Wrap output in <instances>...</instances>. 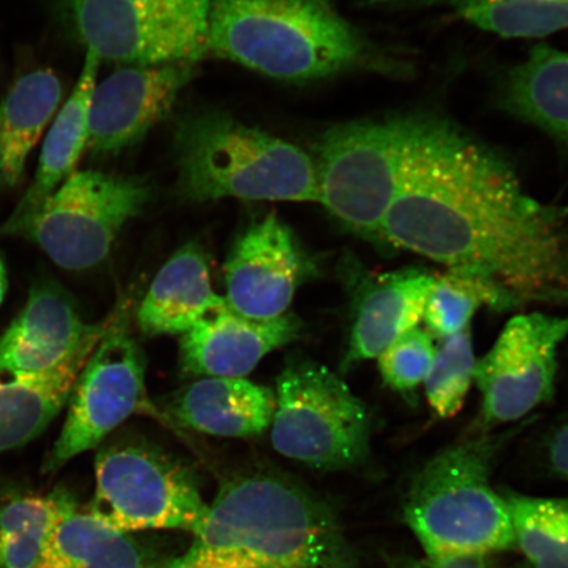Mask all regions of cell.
Masks as SVG:
<instances>
[{"label":"cell","instance_id":"obj_1","mask_svg":"<svg viewBox=\"0 0 568 568\" xmlns=\"http://www.w3.org/2000/svg\"><path fill=\"white\" fill-rule=\"evenodd\" d=\"M381 241L486 276L521 300L568 295L562 212L531 197L506 160L424 116Z\"/></svg>","mask_w":568,"mask_h":568},{"label":"cell","instance_id":"obj_2","mask_svg":"<svg viewBox=\"0 0 568 568\" xmlns=\"http://www.w3.org/2000/svg\"><path fill=\"white\" fill-rule=\"evenodd\" d=\"M193 537L154 568H359L332 509L275 474L226 481Z\"/></svg>","mask_w":568,"mask_h":568},{"label":"cell","instance_id":"obj_3","mask_svg":"<svg viewBox=\"0 0 568 568\" xmlns=\"http://www.w3.org/2000/svg\"><path fill=\"white\" fill-rule=\"evenodd\" d=\"M209 53L286 81H312L371 59L329 0H212Z\"/></svg>","mask_w":568,"mask_h":568},{"label":"cell","instance_id":"obj_4","mask_svg":"<svg viewBox=\"0 0 568 568\" xmlns=\"http://www.w3.org/2000/svg\"><path fill=\"white\" fill-rule=\"evenodd\" d=\"M506 436L473 432L412 480L403 514L426 556L487 557L515 546L507 500L491 483Z\"/></svg>","mask_w":568,"mask_h":568},{"label":"cell","instance_id":"obj_5","mask_svg":"<svg viewBox=\"0 0 568 568\" xmlns=\"http://www.w3.org/2000/svg\"><path fill=\"white\" fill-rule=\"evenodd\" d=\"M178 186L193 202H317L315 160L222 112L183 118L174 133Z\"/></svg>","mask_w":568,"mask_h":568},{"label":"cell","instance_id":"obj_6","mask_svg":"<svg viewBox=\"0 0 568 568\" xmlns=\"http://www.w3.org/2000/svg\"><path fill=\"white\" fill-rule=\"evenodd\" d=\"M423 122L422 115L357 120L318 139V203L345 230L381 240Z\"/></svg>","mask_w":568,"mask_h":568},{"label":"cell","instance_id":"obj_7","mask_svg":"<svg viewBox=\"0 0 568 568\" xmlns=\"http://www.w3.org/2000/svg\"><path fill=\"white\" fill-rule=\"evenodd\" d=\"M274 394L272 444L281 456L324 471L365 462L371 453V410L331 368L311 359H290Z\"/></svg>","mask_w":568,"mask_h":568},{"label":"cell","instance_id":"obj_8","mask_svg":"<svg viewBox=\"0 0 568 568\" xmlns=\"http://www.w3.org/2000/svg\"><path fill=\"white\" fill-rule=\"evenodd\" d=\"M151 187L134 176L95 170L71 174L32 215L0 225L2 236L23 237L70 272L106 258L120 231L144 211Z\"/></svg>","mask_w":568,"mask_h":568},{"label":"cell","instance_id":"obj_9","mask_svg":"<svg viewBox=\"0 0 568 568\" xmlns=\"http://www.w3.org/2000/svg\"><path fill=\"white\" fill-rule=\"evenodd\" d=\"M97 489L90 513L125 535L141 530L201 528L210 504L193 475L152 445L104 446L95 462Z\"/></svg>","mask_w":568,"mask_h":568},{"label":"cell","instance_id":"obj_10","mask_svg":"<svg viewBox=\"0 0 568 568\" xmlns=\"http://www.w3.org/2000/svg\"><path fill=\"white\" fill-rule=\"evenodd\" d=\"M130 303L118 304L95 351L78 375L65 424L45 462L53 474L94 449L128 417L146 408L145 361L130 325Z\"/></svg>","mask_w":568,"mask_h":568},{"label":"cell","instance_id":"obj_11","mask_svg":"<svg viewBox=\"0 0 568 568\" xmlns=\"http://www.w3.org/2000/svg\"><path fill=\"white\" fill-rule=\"evenodd\" d=\"M567 336V317L531 312L509 320L475 366L481 396L479 430L521 420L551 400L558 352Z\"/></svg>","mask_w":568,"mask_h":568},{"label":"cell","instance_id":"obj_12","mask_svg":"<svg viewBox=\"0 0 568 568\" xmlns=\"http://www.w3.org/2000/svg\"><path fill=\"white\" fill-rule=\"evenodd\" d=\"M71 27L101 60L134 67L196 62L209 53V28L132 0H61Z\"/></svg>","mask_w":568,"mask_h":568},{"label":"cell","instance_id":"obj_13","mask_svg":"<svg viewBox=\"0 0 568 568\" xmlns=\"http://www.w3.org/2000/svg\"><path fill=\"white\" fill-rule=\"evenodd\" d=\"M224 273L226 305L241 316L267 322L288 314L296 291L322 270L316 255L272 212L240 234Z\"/></svg>","mask_w":568,"mask_h":568},{"label":"cell","instance_id":"obj_14","mask_svg":"<svg viewBox=\"0 0 568 568\" xmlns=\"http://www.w3.org/2000/svg\"><path fill=\"white\" fill-rule=\"evenodd\" d=\"M195 62L128 67L92 92L88 148L92 154H115L165 119L178 95L195 74Z\"/></svg>","mask_w":568,"mask_h":568},{"label":"cell","instance_id":"obj_15","mask_svg":"<svg viewBox=\"0 0 568 568\" xmlns=\"http://www.w3.org/2000/svg\"><path fill=\"white\" fill-rule=\"evenodd\" d=\"M109 317L89 324L65 290L51 280L36 282L20 314L0 336V378L49 371L95 351Z\"/></svg>","mask_w":568,"mask_h":568},{"label":"cell","instance_id":"obj_16","mask_svg":"<svg viewBox=\"0 0 568 568\" xmlns=\"http://www.w3.org/2000/svg\"><path fill=\"white\" fill-rule=\"evenodd\" d=\"M352 320L344 371L378 358L422 322L436 275L420 267L367 275L352 270Z\"/></svg>","mask_w":568,"mask_h":568},{"label":"cell","instance_id":"obj_17","mask_svg":"<svg viewBox=\"0 0 568 568\" xmlns=\"http://www.w3.org/2000/svg\"><path fill=\"white\" fill-rule=\"evenodd\" d=\"M303 324L294 314L280 318H247L229 305L212 312L181 338L184 372L204 378H245L268 353L294 343Z\"/></svg>","mask_w":568,"mask_h":568},{"label":"cell","instance_id":"obj_18","mask_svg":"<svg viewBox=\"0 0 568 568\" xmlns=\"http://www.w3.org/2000/svg\"><path fill=\"white\" fill-rule=\"evenodd\" d=\"M169 409L178 423L204 435L251 438L272 426L275 394L245 378H203L180 390Z\"/></svg>","mask_w":568,"mask_h":568},{"label":"cell","instance_id":"obj_19","mask_svg":"<svg viewBox=\"0 0 568 568\" xmlns=\"http://www.w3.org/2000/svg\"><path fill=\"white\" fill-rule=\"evenodd\" d=\"M225 304L213 290L203 248L186 244L155 275L138 312L139 328L149 337L183 335Z\"/></svg>","mask_w":568,"mask_h":568},{"label":"cell","instance_id":"obj_20","mask_svg":"<svg viewBox=\"0 0 568 568\" xmlns=\"http://www.w3.org/2000/svg\"><path fill=\"white\" fill-rule=\"evenodd\" d=\"M102 60L88 51L73 94L55 118L42 146L41 158L31 187L13 210L4 225L16 224L32 215L71 174L89 139V112L92 92Z\"/></svg>","mask_w":568,"mask_h":568},{"label":"cell","instance_id":"obj_21","mask_svg":"<svg viewBox=\"0 0 568 568\" xmlns=\"http://www.w3.org/2000/svg\"><path fill=\"white\" fill-rule=\"evenodd\" d=\"M91 354H77L45 372L0 378V453L44 433L68 403Z\"/></svg>","mask_w":568,"mask_h":568},{"label":"cell","instance_id":"obj_22","mask_svg":"<svg viewBox=\"0 0 568 568\" xmlns=\"http://www.w3.org/2000/svg\"><path fill=\"white\" fill-rule=\"evenodd\" d=\"M61 99L60 78L39 69L20 77L0 102V194L23 181L28 158Z\"/></svg>","mask_w":568,"mask_h":568},{"label":"cell","instance_id":"obj_23","mask_svg":"<svg viewBox=\"0 0 568 568\" xmlns=\"http://www.w3.org/2000/svg\"><path fill=\"white\" fill-rule=\"evenodd\" d=\"M504 105L568 146V52L549 45L531 49L510 71Z\"/></svg>","mask_w":568,"mask_h":568},{"label":"cell","instance_id":"obj_24","mask_svg":"<svg viewBox=\"0 0 568 568\" xmlns=\"http://www.w3.org/2000/svg\"><path fill=\"white\" fill-rule=\"evenodd\" d=\"M36 568H149L130 535L84 513L70 494L51 545Z\"/></svg>","mask_w":568,"mask_h":568},{"label":"cell","instance_id":"obj_25","mask_svg":"<svg viewBox=\"0 0 568 568\" xmlns=\"http://www.w3.org/2000/svg\"><path fill=\"white\" fill-rule=\"evenodd\" d=\"M395 7H444L507 39L544 38L568 28V0H381Z\"/></svg>","mask_w":568,"mask_h":568},{"label":"cell","instance_id":"obj_26","mask_svg":"<svg viewBox=\"0 0 568 568\" xmlns=\"http://www.w3.org/2000/svg\"><path fill=\"white\" fill-rule=\"evenodd\" d=\"M65 488L48 496L13 497L0 508V568H36L52 542L69 499Z\"/></svg>","mask_w":568,"mask_h":568},{"label":"cell","instance_id":"obj_27","mask_svg":"<svg viewBox=\"0 0 568 568\" xmlns=\"http://www.w3.org/2000/svg\"><path fill=\"white\" fill-rule=\"evenodd\" d=\"M518 301L486 276L449 268L436 275L424 310L425 331L445 339L471 326L481 307L508 308Z\"/></svg>","mask_w":568,"mask_h":568},{"label":"cell","instance_id":"obj_28","mask_svg":"<svg viewBox=\"0 0 568 568\" xmlns=\"http://www.w3.org/2000/svg\"><path fill=\"white\" fill-rule=\"evenodd\" d=\"M515 546L530 568H568V500L504 494Z\"/></svg>","mask_w":568,"mask_h":568},{"label":"cell","instance_id":"obj_29","mask_svg":"<svg viewBox=\"0 0 568 568\" xmlns=\"http://www.w3.org/2000/svg\"><path fill=\"white\" fill-rule=\"evenodd\" d=\"M477 358L474 354L471 326L443 339L424 381L426 400L433 414L450 418L464 407L474 383Z\"/></svg>","mask_w":568,"mask_h":568},{"label":"cell","instance_id":"obj_30","mask_svg":"<svg viewBox=\"0 0 568 568\" xmlns=\"http://www.w3.org/2000/svg\"><path fill=\"white\" fill-rule=\"evenodd\" d=\"M436 351L435 338L417 326L379 355L383 382L399 393L415 390L428 375Z\"/></svg>","mask_w":568,"mask_h":568},{"label":"cell","instance_id":"obj_31","mask_svg":"<svg viewBox=\"0 0 568 568\" xmlns=\"http://www.w3.org/2000/svg\"><path fill=\"white\" fill-rule=\"evenodd\" d=\"M132 2L209 28L212 0H132Z\"/></svg>","mask_w":568,"mask_h":568},{"label":"cell","instance_id":"obj_32","mask_svg":"<svg viewBox=\"0 0 568 568\" xmlns=\"http://www.w3.org/2000/svg\"><path fill=\"white\" fill-rule=\"evenodd\" d=\"M548 458L552 470L568 480V414L549 437Z\"/></svg>","mask_w":568,"mask_h":568},{"label":"cell","instance_id":"obj_33","mask_svg":"<svg viewBox=\"0 0 568 568\" xmlns=\"http://www.w3.org/2000/svg\"><path fill=\"white\" fill-rule=\"evenodd\" d=\"M394 568H489L487 557H432L402 560Z\"/></svg>","mask_w":568,"mask_h":568},{"label":"cell","instance_id":"obj_34","mask_svg":"<svg viewBox=\"0 0 568 568\" xmlns=\"http://www.w3.org/2000/svg\"><path fill=\"white\" fill-rule=\"evenodd\" d=\"M7 287H9V280H7V270L4 261L2 258V255H0V305H2L4 301Z\"/></svg>","mask_w":568,"mask_h":568},{"label":"cell","instance_id":"obj_35","mask_svg":"<svg viewBox=\"0 0 568 568\" xmlns=\"http://www.w3.org/2000/svg\"><path fill=\"white\" fill-rule=\"evenodd\" d=\"M513 568H530L528 565H520V566H515Z\"/></svg>","mask_w":568,"mask_h":568}]
</instances>
